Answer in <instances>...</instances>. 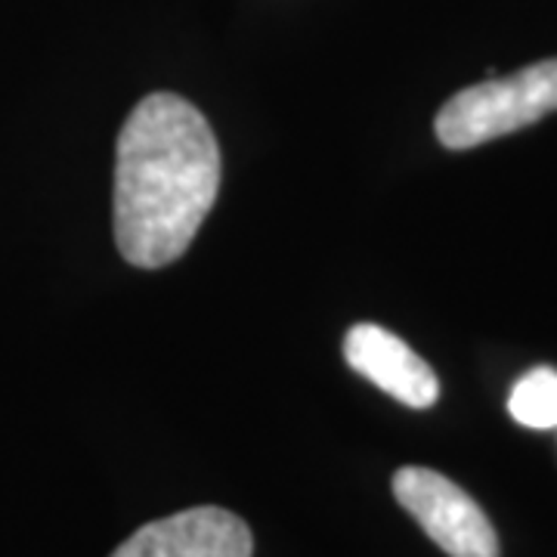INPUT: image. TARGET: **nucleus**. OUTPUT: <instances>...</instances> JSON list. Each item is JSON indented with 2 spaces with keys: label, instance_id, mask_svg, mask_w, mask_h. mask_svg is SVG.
Returning <instances> with one entry per match:
<instances>
[{
  "label": "nucleus",
  "instance_id": "obj_1",
  "mask_svg": "<svg viewBox=\"0 0 557 557\" xmlns=\"http://www.w3.org/2000/svg\"><path fill=\"white\" fill-rule=\"evenodd\" d=\"M220 193V146L193 102L152 94L124 121L115 149L121 258L159 270L186 255Z\"/></svg>",
  "mask_w": 557,
  "mask_h": 557
},
{
  "label": "nucleus",
  "instance_id": "obj_2",
  "mask_svg": "<svg viewBox=\"0 0 557 557\" xmlns=\"http://www.w3.org/2000/svg\"><path fill=\"white\" fill-rule=\"evenodd\" d=\"M552 112H557V57L461 90L440 109L434 127L446 149H474Z\"/></svg>",
  "mask_w": 557,
  "mask_h": 557
},
{
  "label": "nucleus",
  "instance_id": "obj_3",
  "mask_svg": "<svg viewBox=\"0 0 557 557\" xmlns=\"http://www.w3.org/2000/svg\"><path fill=\"white\" fill-rule=\"evenodd\" d=\"M394 496L449 557H498L496 527L449 478L431 468H399Z\"/></svg>",
  "mask_w": 557,
  "mask_h": 557
},
{
  "label": "nucleus",
  "instance_id": "obj_4",
  "mask_svg": "<svg viewBox=\"0 0 557 557\" xmlns=\"http://www.w3.org/2000/svg\"><path fill=\"white\" fill-rule=\"evenodd\" d=\"M255 539L226 508L201 505L139 527L112 557H251Z\"/></svg>",
  "mask_w": 557,
  "mask_h": 557
},
{
  "label": "nucleus",
  "instance_id": "obj_5",
  "mask_svg": "<svg viewBox=\"0 0 557 557\" xmlns=\"http://www.w3.org/2000/svg\"><path fill=\"white\" fill-rule=\"evenodd\" d=\"M344 359L354 372L409 409H431L437 403L440 381L434 369L406 341L375 322H359L347 332Z\"/></svg>",
  "mask_w": 557,
  "mask_h": 557
},
{
  "label": "nucleus",
  "instance_id": "obj_6",
  "mask_svg": "<svg viewBox=\"0 0 557 557\" xmlns=\"http://www.w3.org/2000/svg\"><path fill=\"white\" fill-rule=\"evenodd\" d=\"M508 412L511 418L533 428V431H548L557 428V372L555 369H533L515 384L508 397Z\"/></svg>",
  "mask_w": 557,
  "mask_h": 557
}]
</instances>
